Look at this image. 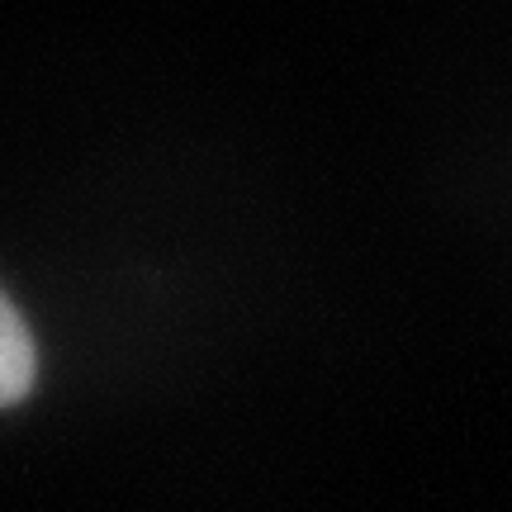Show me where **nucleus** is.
<instances>
[{
	"label": "nucleus",
	"instance_id": "obj_1",
	"mask_svg": "<svg viewBox=\"0 0 512 512\" xmlns=\"http://www.w3.org/2000/svg\"><path fill=\"white\" fill-rule=\"evenodd\" d=\"M34 375H38V351H34V337L24 328L19 309L0 294V408L19 403L29 389H34Z\"/></svg>",
	"mask_w": 512,
	"mask_h": 512
}]
</instances>
